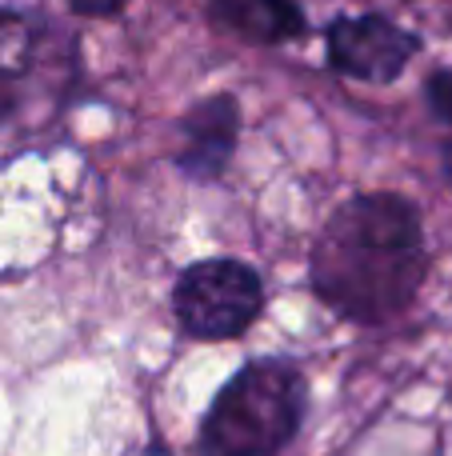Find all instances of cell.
<instances>
[{
  "mask_svg": "<svg viewBox=\"0 0 452 456\" xmlns=\"http://www.w3.org/2000/svg\"><path fill=\"white\" fill-rule=\"evenodd\" d=\"M421 213L397 192H365L328 216L312 248V289L333 313L381 324L405 313L421 292Z\"/></svg>",
  "mask_w": 452,
  "mask_h": 456,
  "instance_id": "obj_1",
  "label": "cell"
},
{
  "mask_svg": "<svg viewBox=\"0 0 452 456\" xmlns=\"http://www.w3.org/2000/svg\"><path fill=\"white\" fill-rule=\"evenodd\" d=\"M309 388L288 361L245 364L213 401L200 428L205 456H272L304 420Z\"/></svg>",
  "mask_w": 452,
  "mask_h": 456,
  "instance_id": "obj_2",
  "label": "cell"
},
{
  "mask_svg": "<svg viewBox=\"0 0 452 456\" xmlns=\"http://www.w3.org/2000/svg\"><path fill=\"white\" fill-rule=\"evenodd\" d=\"M261 276L240 260H200L184 268L173 292L176 321L197 340L240 337L261 316Z\"/></svg>",
  "mask_w": 452,
  "mask_h": 456,
  "instance_id": "obj_3",
  "label": "cell"
},
{
  "mask_svg": "<svg viewBox=\"0 0 452 456\" xmlns=\"http://www.w3.org/2000/svg\"><path fill=\"white\" fill-rule=\"evenodd\" d=\"M421 40L384 16H344L328 28V61L344 77L389 85L405 72Z\"/></svg>",
  "mask_w": 452,
  "mask_h": 456,
  "instance_id": "obj_4",
  "label": "cell"
},
{
  "mask_svg": "<svg viewBox=\"0 0 452 456\" xmlns=\"http://www.w3.org/2000/svg\"><path fill=\"white\" fill-rule=\"evenodd\" d=\"M240 128V104L229 93H216L208 101L192 104V112L184 117V149H181V168L197 181H216L224 173L237 144Z\"/></svg>",
  "mask_w": 452,
  "mask_h": 456,
  "instance_id": "obj_5",
  "label": "cell"
},
{
  "mask_svg": "<svg viewBox=\"0 0 452 456\" xmlns=\"http://www.w3.org/2000/svg\"><path fill=\"white\" fill-rule=\"evenodd\" d=\"M213 20L253 45H280L304 32V12L293 0H208Z\"/></svg>",
  "mask_w": 452,
  "mask_h": 456,
  "instance_id": "obj_6",
  "label": "cell"
},
{
  "mask_svg": "<svg viewBox=\"0 0 452 456\" xmlns=\"http://www.w3.org/2000/svg\"><path fill=\"white\" fill-rule=\"evenodd\" d=\"M32 64V28L12 12H0V112L12 101V88Z\"/></svg>",
  "mask_w": 452,
  "mask_h": 456,
  "instance_id": "obj_7",
  "label": "cell"
},
{
  "mask_svg": "<svg viewBox=\"0 0 452 456\" xmlns=\"http://www.w3.org/2000/svg\"><path fill=\"white\" fill-rule=\"evenodd\" d=\"M429 101L440 120H452V77L448 72H437V77L429 80Z\"/></svg>",
  "mask_w": 452,
  "mask_h": 456,
  "instance_id": "obj_8",
  "label": "cell"
},
{
  "mask_svg": "<svg viewBox=\"0 0 452 456\" xmlns=\"http://www.w3.org/2000/svg\"><path fill=\"white\" fill-rule=\"evenodd\" d=\"M80 16H117L125 8V0H69Z\"/></svg>",
  "mask_w": 452,
  "mask_h": 456,
  "instance_id": "obj_9",
  "label": "cell"
},
{
  "mask_svg": "<svg viewBox=\"0 0 452 456\" xmlns=\"http://www.w3.org/2000/svg\"><path fill=\"white\" fill-rule=\"evenodd\" d=\"M445 168H448V176H452V144H448V152H445Z\"/></svg>",
  "mask_w": 452,
  "mask_h": 456,
  "instance_id": "obj_10",
  "label": "cell"
}]
</instances>
